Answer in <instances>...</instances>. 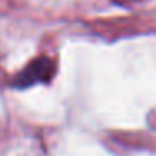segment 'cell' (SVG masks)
<instances>
[{"instance_id":"cell-1","label":"cell","mask_w":156,"mask_h":156,"mask_svg":"<svg viewBox=\"0 0 156 156\" xmlns=\"http://www.w3.org/2000/svg\"><path fill=\"white\" fill-rule=\"evenodd\" d=\"M55 74V62L47 55H41L30 61L12 81V86L17 89H27L37 84H47Z\"/></svg>"}]
</instances>
